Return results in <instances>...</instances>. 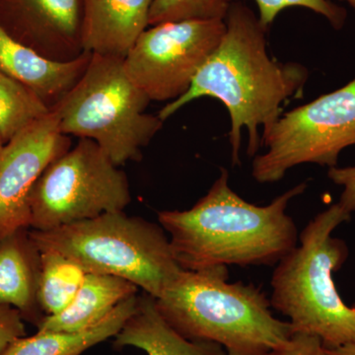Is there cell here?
Returning <instances> with one entry per match:
<instances>
[{
  "label": "cell",
  "mask_w": 355,
  "mask_h": 355,
  "mask_svg": "<svg viewBox=\"0 0 355 355\" xmlns=\"http://www.w3.org/2000/svg\"><path fill=\"white\" fill-rule=\"evenodd\" d=\"M265 355H330L316 336L293 334L286 343Z\"/></svg>",
  "instance_id": "7402d4cb"
},
{
  "label": "cell",
  "mask_w": 355,
  "mask_h": 355,
  "mask_svg": "<svg viewBox=\"0 0 355 355\" xmlns=\"http://www.w3.org/2000/svg\"><path fill=\"white\" fill-rule=\"evenodd\" d=\"M261 140L268 149L252 164L258 183L279 182L292 168L306 163L336 167L343 149L355 146V78L288 112Z\"/></svg>",
  "instance_id": "ba28073f"
},
{
  "label": "cell",
  "mask_w": 355,
  "mask_h": 355,
  "mask_svg": "<svg viewBox=\"0 0 355 355\" xmlns=\"http://www.w3.org/2000/svg\"><path fill=\"white\" fill-rule=\"evenodd\" d=\"M139 288L128 280L113 275L86 273L76 297L62 312L46 316L38 331H77L89 328L119 304L137 295Z\"/></svg>",
  "instance_id": "9a60e30c"
},
{
  "label": "cell",
  "mask_w": 355,
  "mask_h": 355,
  "mask_svg": "<svg viewBox=\"0 0 355 355\" xmlns=\"http://www.w3.org/2000/svg\"><path fill=\"white\" fill-rule=\"evenodd\" d=\"M132 202L127 175L93 140L78 144L48 166L30 198L33 230L49 231L110 212Z\"/></svg>",
  "instance_id": "52a82bcc"
},
{
  "label": "cell",
  "mask_w": 355,
  "mask_h": 355,
  "mask_svg": "<svg viewBox=\"0 0 355 355\" xmlns=\"http://www.w3.org/2000/svg\"><path fill=\"white\" fill-rule=\"evenodd\" d=\"M83 14V0H0V27L57 62H70L85 53Z\"/></svg>",
  "instance_id": "8fae6325"
},
{
  "label": "cell",
  "mask_w": 355,
  "mask_h": 355,
  "mask_svg": "<svg viewBox=\"0 0 355 355\" xmlns=\"http://www.w3.org/2000/svg\"><path fill=\"white\" fill-rule=\"evenodd\" d=\"M343 1H347V3H349V6L352 7V9H354L355 11V0H343Z\"/></svg>",
  "instance_id": "484cf974"
},
{
  "label": "cell",
  "mask_w": 355,
  "mask_h": 355,
  "mask_svg": "<svg viewBox=\"0 0 355 355\" xmlns=\"http://www.w3.org/2000/svg\"><path fill=\"white\" fill-rule=\"evenodd\" d=\"M306 189L307 184H299L268 205H257L231 189L229 173L221 168L191 209L159 211L158 223L182 270L275 266L298 244L297 227L287 209Z\"/></svg>",
  "instance_id": "7a4b0ae2"
},
{
  "label": "cell",
  "mask_w": 355,
  "mask_h": 355,
  "mask_svg": "<svg viewBox=\"0 0 355 355\" xmlns=\"http://www.w3.org/2000/svg\"><path fill=\"white\" fill-rule=\"evenodd\" d=\"M86 273L83 266L62 254L40 251L38 303L44 317L57 315L70 304Z\"/></svg>",
  "instance_id": "ac0fdd59"
},
{
  "label": "cell",
  "mask_w": 355,
  "mask_h": 355,
  "mask_svg": "<svg viewBox=\"0 0 355 355\" xmlns=\"http://www.w3.org/2000/svg\"><path fill=\"white\" fill-rule=\"evenodd\" d=\"M25 229L0 242V304L11 306L21 314L40 310L38 282L40 251Z\"/></svg>",
  "instance_id": "e0dca14e"
},
{
  "label": "cell",
  "mask_w": 355,
  "mask_h": 355,
  "mask_svg": "<svg viewBox=\"0 0 355 355\" xmlns=\"http://www.w3.org/2000/svg\"><path fill=\"white\" fill-rule=\"evenodd\" d=\"M224 33L220 19L150 26L123 58V67L151 102L175 101L190 89Z\"/></svg>",
  "instance_id": "9c48e42d"
},
{
  "label": "cell",
  "mask_w": 355,
  "mask_h": 355,
  "mask_svg": "<svg viewBox=\"0 0 355 355\" xmlns=\"http://www.w3.org/2000/svg\"><path fill=\"white\" fill-rule=\"evenodd\" d=\"M328 176L336 184L343 187L338 205L349 214L355 211V166L329 169Z\"/></svg>",
  "instance_id": "cb8c5ba5"
},
{
  "label": "cell",
  "mask_w": 355,
  "mask_h": 355,
  "mask_svg": "<svg viewBox=\"0 0 355 355\" xmlns=\"http://www.w3.org/2000/svg\"><path fill=\"white\" fill-rule=\"evenodd\" d=\"M328 352L330 355H355V342L335 349H328Z\"/></svg>",
  "instance_id": "d4e9b609"
},
{
  "label": "cell",
  "mask_w": 355,
  "mask_h": 355,
  "mask_svg": "<svg viewBox=\"0 0 355 355\" xmlns=\"http://www.w3.org/2000/svg\"><path fill=\"white\" fill-rule=\"evenodd\" d=\"M259 9V20L268 29L277 15L289 7H304L330 21L336 29L345 24L347 11L329 0H254Z\"/></svg>",
  "instance_id": "44dd1931"
},
{
  "label": "cell",
  "mask_w": 355,
  "mask_h": 355,
  "mask_svg": "<svg viewBox=\"0 0 355 355\" xmlns=\"http://www.w3.org/2000/svg\"><path fill=\"white\" fill-rule=\"evenodd\" d=\"M4 146H6V144H4L3 140H2L1 137H0V151L2 150V148H3Z\"/></svg>",
  "instance_id": "4316f807"
},
{
  "label": "cell",
  "mask_w": 355,
  "mask_h": 355,
  "mask_svg": "<svg viewBox=\"0 0 355 355\" xmlns=\"http://www.w3.org/2000/svg\"><path fill=\"white\" fill-rule=\"evenodd\" d=\"M137 296L128 298L89 328L77 331H37L34 336L18 338L0 355H83L116 336L135 310Z\"/></svg>",
  "instance_id": "2e32d148"
},
{
  "label": "cell",
  "mask_w": 355,
  "mask_h": 355,
  "mask_svg": "<svg viewBox=\"0 0 355 355\" xmlns=\"http://www.w3.org/2000/svg\"><path fill=\"white\" fill-rule=\"evenodd\" d=\"M30 236L39 251L62 254L87 273L128 280L155 299L182 270L162 226L125 211L49 231L33 230Z\"/></svg>",
  "instance_id": "5b68a950"
},
{
  "label": "cell",
  "mask_w": 355,
  "mask_h": 355,
  "mask_svg": "<svg viewBox=\"0 0 355 355\" xmlns=\"http://www.w3.org/2000/svg\"><path fill=\"white\" fill-rule=\"evenodd\" d=\"M71 147L55 112L35 121L0 151V242L30 227V198L48 166Z\"/></svg>",
  "instance_id": "30bf717a"
},
{
  "label": "cell",
  "mask_w": 355,
  "mask_h": 355,
  "mask_svg": "<svg viewBox=\"0 0 355 355\" xmlns=\"http://www.w3.org/2000/svg\"><path fill=\"white\" fill-rule=\"evenodd\" d=\"M25 326L20 311L0 304V354L18 338L25 336Z\"/></svg>",
  "instance_id": "603a6c76"
},
{
  "label": "cell",
  "mask_w": 355,
  "mask_h": 355,
  "mask_svg": "<svg viewBox=\"0 0 355 355\" xmlns=\"http://www.w3.org/2000/svg\"><path fill=\"white\" fill-rule=\"evenodd\" d=\"M92 53L70 62L40 55L0 27V72L33 91L51 110L69 94L87 69Z\"/></svg>",
  "instance_id": "7c38bea8"
},
{
  "label": "cell",
  "mask_w": 355,
  "mask_h": 355,
  "mask_svg": "<svg viewBox=\"0 0 355 355\" xmlns=\"http://www.w3.org/2000/svg\"><path fill=\"white\" fill-rule=\"evenodd\" d=\"M226 266L182 270L160 297L159 312L190 340L217 343L227 355H265L292 335L261 287L228 282Z\"/></svg>",
  "instance_id": "3957f363"
},
{
  "label": "cell",
  "mask_w": 355,
  "mask_h": 355,
  "mask_svg": "<svg viewBox=\"0 0 355 355\" xmlns=\"http://www.w3.org/2000/svg\"><path fill=\"white\" fill-rule=\"evenodd\" d=\"M230 0H153L149 27L186 20H224Z\"/></svg>",
  "instance_id": "ffe728a7"
},
{
  "label": "cell",
  "mask_w": 355,
  "mask_h": 355,
  "mask_svg": "<svg viewBox=\"0 0 355 355\" xmlns=\"http://www.w3.org/2000/svg\"><path fill=\"white\" fill-rule=\"evenodd\" d=\"M350 219L338 203L318 214L270 280V304L286 318L292 333L316 336L327 349L355 342V308L343 302L334 280L349 251L333 233Z\"/></svg>",
  "instance_id": "277c9868"
},
{
  "label": "cell",
  "mask_w": 355,
  "mask_h": 355,
  "mask_svg": "<svg viewBox=\"0 0 355 355\" xmlns=\"http://www.w3.org/2000/svg\"><path fill=\"white\" fill-rule=\"evenodd\" d=\"M153 0H83L84 51L125 58L149 27Z\"/></svg>",
  "instance_id": "4fadbf2b"
},
{
  "label": "cell",
  "mask_w": 355,
  "mask_h": 355,
  "mask_svg": "<svg viewBox=\"0 0 355 355\" xmlns=\"http://www.w3.org/2000/svg\"><path fill=\"white\" fill-rule=\"evenodd\" d=\"M220 44L198 72L190 89L159 112L163 121L184 105L202 97L218 99L231 119L229 141L232 164H240L241 130L249 133L248 154L254 156L261 139L280 118L282 104L302 92L308 70L296 62H277L266 51L265 27L244 4H230Z\"/></svg>",
  "instance_id": "6da1fadb"
},
{
  "label": "cell",
  "mask_w": 355,
  "mask_h": 355,
  "mask_svg": "<svg viewBox=\"0 0 355 355\" xmlns=\"http://www.w3.org/2000/svg\"><path fill=\"white\" fill-rule=\"evenodd\" d=\"M114 349L135 347L146 355H227L217 343L190 340L168 323L155 298L142 292L135 310L114 338Z\"/></svg>",
  "instance_id": "5bb4252c"
},
{
  "label": "cell",
  "mask_w": 355,
  "mask_h": 355,
  "mask_svg": "<svg viewBox=\"0 0 355 355\" xmlns=\"http://www.w3.org/2000/svg\"><path fill=\"white\" fill-rule=\"evenodd\" d=\"M51 111L29 88L0 72V137L4 144Z\"/></svg>",
  "instance_id": "d6986e66"
},
{
  "label": "cell",
  "mask_w": 355,
  "mask_h": 355,
  "mask_svg": "<svg viewBox=\"0 0 355 355\" xmlns=\"http://www.w3.org/2000/svg\"><path fill=\"white\" fill-rule=\"evenodd\" d=\"M354 307L355 308V304H354Z\"/></svg>",
  "instance_id": "83f0119b"
},
{
  "label": "cell",
  "mask_w": 355,
  "mask_h": 355,
  "mask_svg": "<svg viewBox=\"0 0 355 355\" xmlns=\"http://www.w3.org/2000/svg\"><path fill=\"white\" fill-rule=\"evenodd\" d=\"M150 100L130 79L123 58L92 53L76 85L51 111L60 132L93 140L116 166L142 158V149L162 128L147 114Z\"/></svg>",
  "instance_id": "8992f818"
}]
</instances>
